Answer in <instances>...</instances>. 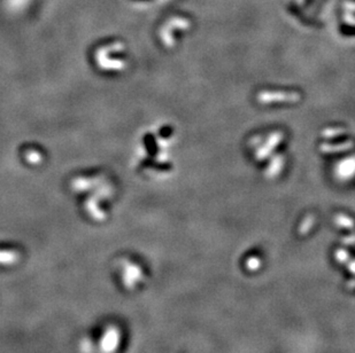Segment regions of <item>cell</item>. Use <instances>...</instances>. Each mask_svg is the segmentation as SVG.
Instances as JSON below:
<instances>
[{"instance_id": "cell-1", "label": "cell", "mask_w": 355, "mask_h": 353, "mask_svg": "<svg viewBox=\"0 0 355 353\" xmlns=\"http://www.w3.org/2000/svg\"><path fill=\"white\" fill-rule=\"evenodd\" d=\"M124 51V45L121 42L107 44L104 46L98 47L94 52V61L99 69L110 73L122 71L127 68L128 62L121 53Z\"/></svg>"}, {"instance_id": "cell-2", "label": "cell", "mask_w": 355, "mask_h": 353, "mask_svg": "<svg viewBox=\"0 0 355 353\" xmlns=\"http://www.w3.org/2000/svg\"><path fill=\"white\" fill-rule=\"evenodd\" d=\"M113 194V188L111 185L107 183H103L97 187L96 193L92 197H87V202H85V208L89 215H90L94 219L103 220L106 218L104 210H101V204L105 199H108Z\"/></svg>"}, {"instance_id": "cell-3", "label": "cell", "mask_w": 355, "mask_h": 353, "mask_svg": "<svg viewBox=\"0 0 355 353\" xmlns=\"http://www.w3.org/2000/svg\"><path fill=\"white\" fill-rule=\"evenodd\" d=\"M300 94L297 92H260L258 96L259 102L261 104H274L277 101H283V102H292L295 104L297 101L300 100Z\"/></svg>"}, {"instance_id": "cell-4", "label": "cell", "mask_w": 355, "mask_h": 353, "mask_svg": "<svg viewBox=\"0 0 355 353\" xmlns=\"http://www.w3.org/2000/svg\"><path fill=\"white\" fill-rule=\"evenodd\" d=\"M283 137H284V134L279 132V131L270 134L267 143L263 145L261 150H259L258 153H257L258 160H263V159L268 156L269 154L272 153V150H275V147L277 146L278 143L283 141Z\"/></svg>"}, {"instance_id": "cell-5", "label": "cell", "mask_w": 355, "mask_h": 353, "mask_svg": "<svg viewBox=\"0 0 355 353\" xmlns=\"http://www.w3.org/2000/svg\"><path fill=\"white\" fill-rule=\"evenodd\" d=\"M119 345V330L114 327H111L110 329L106 330V333L103 336L101 347L106 352H113Z\"/></svg>"}, {"instance_id": "cell-6", "label": "cell", "mask_w": 355, "mask_h": 353, "mask_svg": "<svg viewBox=\"0 0 355 353\" xmlns=\"http://www.w3.org/2000/svg\"><path fill=\"white\" fill-rule=\"evenodd\" d=\"M337 174L342 179H351L355 176V156L343 161L337 168Z\"/></svg>"}, {"instance_id": "cell-7", "label": "cell", "mask_w": 355, "mask_h": 353, "mask_svg": "<svg viewBox=\"0 0 355 353\" xmlns=\"http://www.w3.org/2000/svg\"><path fill=\"white\" fill-rule=\"evenodd\" d=\"M353 146H354L353 141H346V143H338V145L323 143L321 146V150L323 153H336V152H344V150H352Z\"/></svg>"}, {"instance_id": "cell-8", "label": "cell", "mask_w": 355, "mask_h": 353, "mask_svg": "<svg viewBox=\"0 0 355 353\" xmlns=\"http://www.w3.org/2000/svg\"><path fill=\"white\" fill-rule=\"evenodd\" d=\"M19 253L15 250H0V265H12L19 260Z\"/></svg>"}, {"instance_id": "cell-9", "label": "cell", "mask_w": 355, "mask_h": 353, "mask_svg": "<svg viewBox=\"0 0 355 353\" xmlns=\"http://www.w3.org/2000/svg\"><path fill=\"white\" fill-rule=\"evenodd\" d=\"M26 160H27L28 163L37 165L43 161V156L37 150H28L27 154H26Z\"/></svg>"}, {"instance_id": "cell-10", "label": "cell", "mask_w": 355, "mask_h": 353, "mask_svg": "<svg viewBox=\"0 0 355 353\" xmlns=\"http://www.w3.org/2000/svg\"><path fill=\"white\" fill-rule=\"evenodd\" d=\"M28 3H29V0H10L8 5H10V10L17 12V10H22L24 6H27Z\"/></svg>"}, {"instance_id": "cell-11", "label": "cell", "mask_w": 355, "mask_h": 353, "mask_svg": "<svg viewBox=\"0 0 355 353\" xmlns=\"http://www.w3.org/2000/svg\"><path fill=\"white\" fill-rule=\"evenodd\" d=\"M343 134H344L343 129H327V130L323 131L322 136L324 138H334L338 137Z\"/></svg>"}]
</instances>
